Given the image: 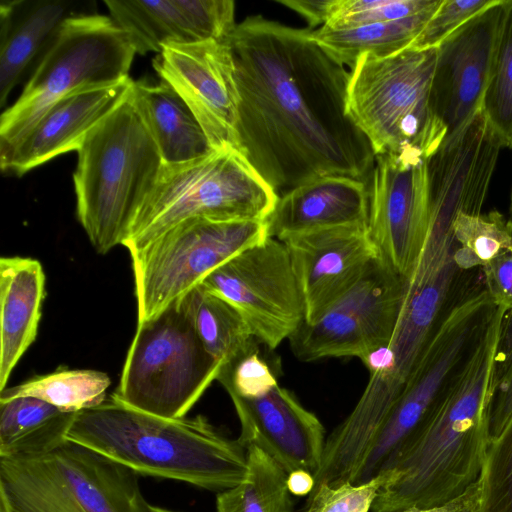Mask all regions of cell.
Instances as JSON below:
<instances>
[{
  "instance_id": "6da1fadb",
  "label": "cell",
  "mask_w": 512,
  "mask_h": 512,
  "mask_svg": "<svg viewBox=\"0 0 512 512\" xmlns=\"http://www.w3.org/2000/svg\"><path fill=\"white\" fill-rule=\"evenodd\" d=\"M227 41L239 95L238 150L277 194L328 176L367 183L375 153L349 113L350 72L312 29L254 15Z\"/></svg>"
},
{
  "instance_id": "7a4b0ae2",
  "label": "cell",
  "mask_w": 512,
  "mask_h": 512,
  "mask_svg": "<svg viewBox=\"0 0 512 512\" xmlns=\"http://www.w3.org/2000/svg\"><path fill=\"white\" fill-rule=\"evenodd\" d=\"M507 310L497 311L473 357L430 420L389 471L372 512L443 506L479 478L491 443L490 412Z\"/></svg>"
},
{
  "instance_id": "3957f363",
  "label": "cell",
  "mask_w": 512,
  "mask_h": 512,
  "mask_svg": "<svg viewBox=\"0 0 512 512\" xmlns=\"http://www.w3.org/2000/svg\"><path fill=\"white\" fill-rule=\"evenodd\" d=\"M66 439L138 475L177 480L217 494L236 486L247 468V449L204 416L166 418L113 395L76 413Z\"/></svg>"
},
{
  "instance_id": "277c9868",
  "label": "cell",
  "mask_w": 512,
  "mask_h": 512,
  "mask_svg": "<svg viewBox=\"0 0 512 512\" xmlns=\"http://www.w3.org/2000/svg\"><path fill=\"white\" fill-rule=\"evenodd\" d=\"M76 152L77 217L96 252L106 254L122 245L163 166L131 90Z\"/></svg>"
},
{
  "instance_id": "5b68a950",
  "label": "cell",
  "mask_w": 512,
  "mask_h": 512,
  "mask_svg": "<svg viewBox=\"0 0 512 512\" xmlns=\"http://www.w3.org/2000/svg\"><path fill=\"white\" fill-rule=\"evenodd\" d=\"M277 192L234 147L180 165H163L122 245L138 250L191 218L267 221Z\"/></svg>"
},
{
  "instance_id": "8992f818",
  "label": "cell",
  "mask_w": 512,
  "mask_h": 512,
  "mask_svg": "<svg viewBox=\"0 0 512 512\" xmlns=\"http://www.w3.org/2000/svg\"><path fill=\"white\" fill-rule=\"evenodd\" d=\"M497 308L485 288L473 290L452 304L378 431L354 484L391 469L464 372Z\"/></svg>"
},
{
  "instance_id": "52a82bcc",
  "label": "cell",
  "mask_w": 512,
  "mask_h": 512,
  "mask_svg": "<svg viewBox=\"0 0 512 512\" xmlns=\"http://www.w3.org/2000/svg\"><path fill=\"white\" fill-rule=\"evenodd\" d=\"M438 48L387 57L367 54L350 69L349 113L376 155L417 152L429 158L447 135L430 102Z\"/></svg>"
},
{
  "instance_id": "ba28073f",
  "label": "cell",
  "mask_w": 512,
  "mask_h": 512,
  "mask_svg": "<svg viewBox=\"0 0 512 512\" xmlns=\"http://www.w3.org/2000/svg\"><path fill=\"white\" fill-rule=\"evenodd\" d=\"M138 476L66 440L43 453L0 457V499L9 512H148Z\"/></svg>"
},
{
  "instance_id": "9c48e42d",
  "label": "cell",
  "mask_w": 512,
  "mask_h": 512,
  "mask_svg": "<svg viewBox=\"0 0 512 512\" xmlns=\"http://www.w3.org/2000/svg\"><path fill=\"white\" fill-rule=\"evenodd\" d=\"M136 51L111 19L82 13L64 21L0 118V151L16 143L61 98L129 79Z\"/></svg>"
},
{
  "instance_id": "30bf717a",
  "label": "cell",
  "mask_w": 512,
  "mask_h": 512,
  "mask_svg": "<svg viewBox=\"0 0 512 512\" xmlns=\"http://www.w3.org/2000/svg\"><path fill=\"white\" fill-rule=\"evenodd\" d=\"M220 368L196 333L187 293L138 322L113 396L150 414L183 418Z\"/></svg>"
},
{
  "instance_id": "8fae6325",
  "label": "cell",
  "mask_w": 512,
  "mask_h": 512,
  "mask_svg": "<svg viewBox=\"0 0 512 512\" xmlns=\"http://www.w3.org/2000/svg\"><path fill=\"white\" fill-rule=\"evenodd\" d=\"M268 237L267 221L191 218L129 252L138 322L154 317L220 265Z\"/></svg>"
},
{
  "instance_id": "7c38bea8",
  "label": "cell",
  "mask_w": 512,
  "mask_h": 512,
  "mask_svg": "<svg viewBox=\"0 0 512 512\" xmlns=\"http://www.w3.org/2000/svg\"><path fill=\"white\" fill-rule=\"evenodd\" d=\"M503 147L482 109L427 158L429 230L411 277L433 269L455 246L452 225L458 215L481 213Z\"/></svg>"
},
{
  "instance_id": "4fadbf2b",
  "label": "cell",
  "mask_w": 512,
  "mask_h": 512,
  "mask_svg": "<svg viewBox=\"0 0 512 512\" xmlns=\"http://www.w3.org/2000/svg\"><path fill=\"white\" fill-rule=\"evenodd\" d=\"M408 280L380 256L342 298L313 323L303 322L289 338L303 362L358 357L387 346L406 296Z\"/></svg>"
},
{
  "instance_id": "5bb4252c",
  "label": "cell",
  "mask_w": 512,
  "mask_h": 512,
  "mask_svg": "<svg viewBox=\"0 0 512 512\" xmlns=\"http://www.w3.org/2000/svg\"><path fill=\"white\" fill-rule=\"evenodd\" d=\"M201 284L230 303L254 338L270 349L289 339L304 322L302 293L286 246L276 238L238 253Z\"/></svg>"
},
{
  "instance_id": "9a60e30c",
  "label": "cell",
  "mask_w": 512,
  "mask_h": 512,
  "mask_svg": "<svg viewBox=\"0 0 512 512\" xmlns=\"http://www.w3.org/2000/svg\"><path fill=\"white\" fill-rule=\"evenodd\" d=\"M426 161L411 151L376 155L366 183L369 235L379 256L407 280L429 230Z\"/></svg>"
},
{
  "instance_id": "2e32d148",
  "label": "cell",
  "mask_w": 512,
  "mask_h": 512,
  "mask_svg": "<svg viewBox=\"0 0 512 512\" xmlns=\"http://www.w3.org/2000/svg\"><path fill=\"white\" fill-rule=\"evenodd\" d=\"M506 2L497 0L438 47L430 102L435 116L447 129L446 137L463 129L483 109Z\"/></svg>"
},
{
  "instance_id": "e0dca14e",
  "label": "cell",
  "mask_w": 512,
  "mask_h": 512,
  "mask_svg": "<svg viewBox=\"0 0 512 512\" xmlns=\"http://www.w3.org/2000/svg\"><path fill=\"white\" fill-rule=\"evenodd\" d=\"M152 65L187 103L214 150L238 149L239 95L227 40L166 44Z\"/></svg>"
},
{
  "instance_id": "ac0fdd59",
  "label": "cell",
  "mask_w": 512,
  "mask_h": 512,
  "mask_svg": "<svg viewBox=\"0 0 512 512\" xmlns=\"http://www.w3.org/2000/svg\"><path fill=\"white\" fill-rule=\"evenodd\" d=\"M280 241L286 246L302 293L305 323L318 320L379 256L367 223L310 231Z\"/></svg>"
},
{
  "instance_id": "d6986e66",
  "label": "cell",
  "mask_w": 512,
  "mask_h": 512,
  "mask_svg": "<svg viewBox=\"0 0 512 512\" xmlns=\"http://www.w3.org/2000/svg\"><path fill=\"white\" fill-rule=\"evenodd\" d=\"M455 246L423 276L408 281L403 306L389 344L384 348L385 372L369 376L364 394L377 406L391 408L423 350L452 303L460 270Z\"/></svg>"
},
{
  "instance_id": "ffe728a7",
  "label": "cell",
  "mask_w": 512,
  "mask_h": 512,
  "mask_svg": "<svg viewBox=\"0 0 512 512\" xmlns=\"http://www.w3.org/2000/svg\"><path fill=\"white\" fill-rule=\"evenodd\" d=\"M247 449L256 446L278 462L288 474L319 470L326 444L325 428L287 389L275 386L256 398L230 396Z\"/></svg>"
},
{
  "instance_id": "44dd1931",
  "label": "cell",
  "mask_w": 512,
  "mask_h": 512,
  "mask_svg": "<svg viewBox=\"0 0 512 512\" xmlns=\"http://www.w3.org/2000/svg\"><path fill=\"white\" fill-rule=\"evenodd\" d=\"M111 19L137 54L160 53L166 44L227 40L236 27L230 0H104Z\"/></svg>"
},
{
  "instance_id": "7402d4cb",
  "label": "cell",
  "mask_w": 512,
  "mask_h": 512,
  "mask_svg": "<svg viewBox=\"0 0 512 512\" xmlns=\"http://www.w3.org/2000/svg\"><path fill=\"white\" fill-rule=\"evenodd\" d=\"M132 83L129 78L61 98L23 137L0 151L1 170L19 176L63 153L77 151L87 134L128 96Z\"/></svg>"
},
{
  "instance_id": "603a6c76",
  "label": "cell",
  "mask_w": 512,
  "mask_h": 512,
  "mask_svg": "<svg viewBox=\"0 0 512 512\" xmlns=\"http://www.w3.org/2000/svg\"><path fill=\"white\" fill-rule=\"evenodd\" d=\"M367 220L366 183L328 176L280 195L267 225L269 237L282 240L310 231L367 223Z\"/></svg>"
},
{
  "instance_id": "cb8c5ba5",
  "label": "cell",
  "mask_w": 512,
  "mask_h": 512,
  "mask_svg": "<svg viewBox=\"0 0 512 512\" xmlns=\"http://www.w3.org/2000/svg\"><path fill=\"white\" fill-rule=\"evenodd\" d=\"M65 0L2 1L0 5V105L36 64L62 24L82 14ZM34 67V66H33Z\"/></svg>"
},
{
  "instance_id": "d4e9b609",
  "label": "cell",
  "mask_w": 512,
  "mask_h": 512,
  "mask_svg": "<svg viewBox=\"0 0 512 512\" xmlns=\"http://www.w3.org/2000/svg\"><path fill=\"white\" fill-rule=\"evenodd\" d=\"M45 273L33 258L0 259V391L35 341L45 297Z\"/></svg>"
},
{
  "instance_id": "484cf974",
  "label": "cell",
  "mask_w": 512,
  "mask_h": 512,
  "mask_svg": "<svg viewBox=\"0 0 512 512\" xmlns=\"http://www.w3.org/2000/svg\"><path fill=\"white\" fill-rule=\"evenodd\" d=\"M131 97L155 141L163 165L192 162L214 150L192 110L166 82L133 80Z\"/></svg>"
},
{
  "instance_id": "4316f807",
  "label": "cell",
  "mask_w": 512,
  "mask_h": 512,
  "mask_svg": "<svg viewBox=\"0 0 512 512\" xmlns=\"http://www.w3.org/2000/svg\"><path fill=\"white\" fill-rule=\"evenodd\" d=\"M442 0L408 18L346 29H312L313 39L337 62L350 69L367 54L387 57L412 49Z\"/></svg>"
},
{
  "instance_id": "83f0119b",
  "label": "cell",
  "mask_w": 512,
  "mask_h": 512,
  "mask_svg": "<svg viewBox=\"0 0 512 512\" xmlns=\"http://www.w3.org/2000/svg\"><path fill=\"white\" fill-rule=\"evenodd\" d=\"M75 415L35 397L0 400V457L53 449L67 440Z\"/></svg>"
},
{
  "instance_id": "f1b7e54d",
  "label": "cell",
  "mask_w": 512,
  "mask_h": 512,
  "mask_svg": "<svg viewBox=\"0 0 512 512\" xmlns=\"http://www.w3.org/2000/svg\"><path fill=\"white\" fill-rule=\"evenodd\" d=\"M196 333L221 365L233 361L256 347V339L240 313L226 300L201 283L188 292Z\"/></svg>"
},
{
  "instance_id": "f546056e",
  "label": "cell",
  "mask_w": 512,
  "mask_h": 512,
  "mask_svg": "<svg viewBox=\"0 0 512 512\" xmlns=\"http://www.w3.org/2000/svg\"><path fill=\"white\" fill-rule=\"evenodd\" d=\"M288 473L256 446L247 448L243 479L216 497V512H292Z\"/></svg>"
},
{
  "instance_id": "4dcf8cb0",
  "label": "cell",
  "mask_w": 512,
  "mask_h": 512,
  "mask_svg": "<svg viewBox=\"0 0 512 512\" xmlns=\"http://www.w3.org/2000/svg\"><path fill=\"white\" fill-rule=\"evenodd\" d=\"M109 376L90 369L61 368L0 391V400L35 397L62 411L78 413L106 400Z\"/></svg>"
},
{
  "instance_id": "1f68e13d",
  "label": "cell",
  "mask_w": 512,
  "mask_h": 512,
  "mask_svg": "<svg viewBox=\"0 0 512 512\" xmlns=\"http://www.w3.org/2000/svg\"><path fill=\"white\" fill-rule=\"evenodd\" d=\"M453 260L464 271L512 251V222L499 211L460 214L452 225Z\"/></svg>"
},
{
  "instance_id": "d6a6232c",
  "label": "cell",
  "mask_w": 512,
  "mask_h": 512,
  "mask_svg": "<svg viewBox=\"0 0 512 512\" xmlns=\"http://www.w3.org/2000/svg\"><path fill=\"white\" fill-rule=\"evenodd\" d=\"M483 111L504 147L512 145V0L506 2L505 19L497 47L492 77Z\"/></svg>"
},
{
  "instance_id": "836d02e7",
  "label": "cell",
  "mask_w": 512,
  "mask_h": 512,
  "mask_svg": "<svg viewBox=\"0 0 512 512\" xmlns=\"http://www.w3.org/2000/svg\"><path fill=\"white\" fill-rule=\"evenodd\" d=\"M475 512H512V415L489 445Z\"/></svg>"
},
{
  "instance_id": "e575fe53",
  "label": "cell",
  "mask_w": 512,
  "mask_h": 512,
  "mask_svg": "<svg viewBox=\"0 0 512 512\" xmlns=\"http://www.w3.org/2000/svg\"><path fill=\"white\" fill-rule=\"evenodd\" d=\"M438 0H332L324 27L346 29L417 15Z\"/></svg>"
},
{
  "instance_id": "d590c367",
  "label": "cell",
  "mask_w": 512,
  "mask_h": 512,
  "mask_svg": "<svg viewBox=\"0 0 512 512\" xmlns=\"http://www.w3.org/2000/svg\"><path fill=\"white\" fill-rule=\"evenodd\" d=\"M393 478L394 473L386 471L361 484L345 482L330 486L320 483L299 512H369L380 490Z\"/></svg>"
},
{
  "instance_id": "8d00e7d4",
  "label": "cell",
  "mask_w": 512,
  "mask_h": 512,
  "mask_svg": "<svg viewBox=\"0 0 512 512\" xmlns=\"http://www.w3.org/2000/svg\"><path fill=\"white\" fill-rule=\"evenodd\" d=\"M229 396L256 398L278 385L275 372L257 348L221 365L217 379Z\"/></svg>"
},
{
  "instance_id": "74e56055",
  "label": "cell",
  "mask_w": 512,
  "mask_h": 512,
  "mask_svg": "<svg viewBox=\"0 0 512 512\" xmlns=\"http://www.w3.org/2000/svg\"><path fill=\"white\" fill-rule=\"evenodd\" d=\"M497 0H442L412 49L438 48L461 26Z\"/></svg>"
},
{
  "instance_id": "f35d334b",
  "label": "cell",
  "mask_w": 512,
  "mask_h": 512,
  "mask_svg": "<svg viewBox=\"0 0 512 512\" xmlns=\"http://www.w3.org/2000/svg\"><path fill=\"white\" fill-rule=\"evenodd\" d=\"M512 415V350L497 362L490 412V433L496 437Z\"/></svg>"
},
{
  "instance_id": "ab89813d",
  "label": "cell",
  "mask_w": 512,
  "mask_h": 512,
  "mask_svg": "<svg viewBox=\"0 0 512 512\" xmlns=\"http://www.w3.org/2000/svg\"><path fill=\"white\" fill-rule=\"evenodd\" d=\"M485 289L498 307L512 311V251L482 267Z\"/></svg>"
},
{
  "instance_id": "60d3db41",
  "label": "cell",
  "mask_w": 512,
  "mask_h": 512,
  "mask_svg": "<svg viewBox=\"0 0 512 512\" xmlns=\"http://www.w3.org/2000/svg\"><path fill=\"white\" fill-rule=\"evenodd\" d=\"M278 3L301 15L310 29H317L326 24L332 0H277Z\"/></svg>"
},
{
  "instance_id": "b9f144b4",
  "label": "cell",
  "mask_w": 512,
  "mask_h": 512,
  "mask_svg": "<svg viewBox=\"0 0 512 512\" xmlns=\"http://www.w3.org/2000/svg\"><path fill=\"white\" fill-rule=\"evenodd\" d=\"M477 501L478 484L476 481L462 495L443 506L431 509L411 508L401 512H475Z\"/></svg>"
},
{
  "instance_id": "7bdbcfd3",
  "label": "cell",
  "mask_w": 512,
  "mask_h": 512,
  "mask_svg": "<svg viewBox=\"0 0 512 512\" xmlns=\"http://www.w3.org/2000/svg\"><path fill=\"white\" fill-rule=\"evenodd\" d=\"M314 487V477L305 471H295L288 475V488L294 496H307Z\"/></svg>"
},
{
  "instance_id": "ee69618b",
  "label": "cell",
  "mask_w": 512,
  "mask_h": 512,
  "mask_svg": "<svg viewBox=\"0 0 512 512\" xmlns=\"http://www.w3.org/2000/svg\"><path fill=\"white\" fill-rule=\"evenodd\" d=\"M148 512H177L166 508L149 505Z\"/></svg>"
},
{
  "instance_id": "f6af8a7d",
  "label": "cell",
  "mask_w": 512,
  "mask_h": 512,
  "mask_svg": "<svg viewBox=\"0 0 512 512\" xmlns=\"http://www.w3.org/2000/svg\"><path fill=\"white\" fill-rule=\"evenodd\" d=\"M510 212H511V222H512V189H511V195H510Z\"/></svg>"
},
{
  "instance_id": "bcb514c9",
  "label": "cell",
  "mask_w": 512,
  "mask_h": 512,
  "mask_svg": "<svg viewBox=\"0 0 512 512\" xmlns=\"http://www.w3.org/2000/svg\"><path fill=\"white\" fill-rule=\"evenodd\" d=\"M1 512H8V511H6V510H3V511H1Z\"/></svg>"
},
{
  "instance_id": "7dc6e473",
  "label": "cell",
  "mask_w": 512,
  "mask_h": 512,
  "mask_svg": "<svg viewBox=\"0 0 512 512\" xmlns=\"http://www.w3.org/2000/svg\"><path fill=\"white\" fill-rule=\"evenodd\" d=\"M510 149L512 150V145H511Z\"/></svg>"
}]
</instances>
